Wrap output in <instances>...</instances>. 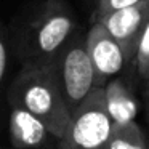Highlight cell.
I'll list each match as a JSON object with an SVG mask.
<instances>
[{"mask_svg": "<svg viewBox=\"0 0 149 149\" xmlns=\"http://www.w3.org/2000/svg\"><path fill=\"white\" fill-rule=\"evenodd\" d=\"M104 100V87H95L72 112L66 133L58 139V149H103L112 132Z\"/></svg>", "mask_w": 149, "mask_h": 149, "instance_id": "3957f363", "label": "cell"}, {"mask_svg": "<svg viewBox=\"0 0 149 149\" xmlns=\"http://www.w3.org/2000/svg\"><path fill=\"white\" fill-rule=\"evenodd\" d=\"M144 109H146V117L149 122V80H146V88H144Z\"/></svg>", "mask_w": 149, "mask_h": 149, "instance_id": "4fadbf2b", "label": "cell"}, {"mask_svg": "<svg viewBox=\"0 0 149 149\" xmlns=\"http://www.w3.org/2000/svg\"><path fill=\"white\" fill-rule=\"evenodd\" d=\"M53 63L58 71L66 103L71 112H74L82 101L90 95V91L96 87L95 69L87 50V36L75 32L61 48Z\"/></svg>", "mask_w": 149, "mask_h": 149, "instance_id": "277c9868", "label": "cell"}, {"mask_svg": "<svg viewBox=\"0 0 149 149\" xmlns=\"http://www.w3.org/2000/svg\"><path fill=\"white\" fill-rule=\"evenodd\" d=\"M10 138L16 149H40L52 138V132L37 116L16 104H10ZM55 138V136H53Z\"/></svg>", "mask_w": 149, "mask_h": 149, "instance_id": "52a82bcc", "label": "cell"}, {"mask_svg": "<svg viewBox=\"0 0 149 149\" xmlns=\"http://www.w3.org/2000/svg\"><path fill=\"white\" fill-rule=\"evenodd\" d=\"M103 149H149V143L138 123H114L109 139Z\"/></svg>", "mask_w": 149, "mask_h": 149, "instance_id": "9c48e42d", "label": "cell"}, {"mask_svg": "<svg viewBox=\"0 0 149 149\" xmlns=\"http://www.w3.org/2000/svg\"><path fill=\"white\" fill-rule=\"evenodd\" d=\"M135 66L138 74L143 79L146 77V74L149 72V23L144 27L139 39L138 48H136V58H135Z\"/></svg>", "mask_w": 149, "mask_h": 149, "instance_id": "30bf717a", "label": "cell"}, {"mask_svg": "<svg viewBox=\"0 0 149 149\" xmlns=\"http://www.w3.org/2000/svg\"><path fill=\"white\" fill-rule=\"evenodd\" d=\"M138 2H141V0H98L96 10H95V15H93V21L100 19V18L112 13V11L132 7V5L138 3Z\"/></svg>", "mask_w": 149, "mask_h": 149, "instance_id": "8fae6325", "label": "cell"}, {"mask_svg": "<svg viewBox=\"0 0 149 149\" xmlns=\"http://www.w3.org/2000/svg\"><path fill=\"white\" fill-rule=\"evenodd\" d=\"M87 50L95 69L96 87H104L128 63L122 45L101 23H93L88 29Z\"/></svg>", "mask_w": 149, "mask_h": 149, "instance_id": "5b68a950", "label": "cell"}, {"mask_svg": "<svg viewBox=\"0 0 149 149\" xmlns=\"http://www.w3.org/2000/svg\"><path fill=\"white\" fill-rule=\"evenodd\" d=\"M8 101L37 116L56 139L63 138L72 117L53 61L21 66L10 85Z\"/></svg>", "mask_w": 149, "mask_h": 149, "instance_id": "6da1fadb", "label": "cell"}, {"mask_svg": "<svg viewBox=\"0 0 149 149\" xmlns=\"http://www.w3.org/2000/svg\"><path fill=\"white\" fill-rule=\"evenodd\" d=\"M144 80H149V72L146 74V77H144Z\"/></svg>", "mask_w": 149, "mask_h": 149, "instance_id": "5bb4252c", "label": "cell"}, {"mask_svg": "<svg viewBox=\"0 0 149 149\" xmlns=\"http://www.w3.org/2000/svg\"><path fill=\"white\" fill-rule=\"evenodd\" d=\"M77 31V23L63 0H45L18 32L23 64H48Z\"/></svg>", "mask_w": 149, "mask_h": 149, "instance_id": "7a4b0ae2", "label": "cell"}, {"mask_svg": "<svg viewBox=\"0 0 149 149\" xmlns=\"http://www.w3.org/2000/svg\"><path fill=\"white\" fill-rule=\"evenodd\" d=\"M104 100L106 107L114 123L133 122L138 116L139 104L132 88L127 87L125 82L114 77L104 85Z\"/></svg>", "mask_w": 149, "mask_h": 149, "instance_id": "ba28073f", "label": "cell"}, {"mask_svg": "<svg viewBox=\"0 0 149 149\" xmlns=\"http://www.w3.org/2000/svg\"><path fill=\"white\" fill-rule=\"evenodd\" d=\"M8 66H10V47H8L7 31H3L2 39H0V79L2 82L7 79Z\"/></svg>", "mask_w": 149, "mask_h": 149, "instance_id": "7c38bea8", "label": "cell"}, {"mask_svg": "<svg viewBox=\"0 0 149 149\" xmlns=\"http://www.w3.org/2000/svg\"><path fill=\"white\" fill-rule=\"evenodd\" d=\"M93 23H101L122 45L128 63H135L141 34L149 23V0H141L132 7L112 11Z\"/></svg>", "mask_w": 149, "mask_h": 149, "instance_id": "8992f818", "label": "cell"}]
</instances>
